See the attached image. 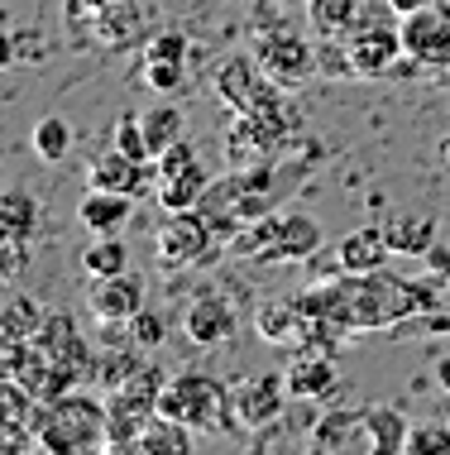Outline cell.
I'll use <instances>...</instances> for the list:
<instances>
[{
	"mask_svg": "<svg viewBox=\"0 0 450 455\" xmlns=\"http://www.w3.org/2000/svg\"><path fill=\"white\" fill-rule=\"evenodd\" d=\"M302 140H307V120H302V110L293 106L288 87L269 82V87L254 96V106H245V110H235V116H230L225 158H230V168L273 164L278 154L297 149Z\"/></svg>",
	"mask_w": 450,
	"mask_h": 455,
	"instance_id": "6da1fadb",
	"label": "cell"
},
{
	"mask_svg": "<svg viewBox=\"0 0 450 455\" xmlns=\"http://www.w3.org/2000/svg\"><path fill=\"white\" fill-rule=\"evenodd\" d=\"M436 292L417 278H398L379 268V274H340L331 283V307L336 322L345 331H374V326H393L412 312H427Z\"/></svg>",
	"mask_w": 450,
	"mask_h": 455,
	"instance_id": "7a4b0ae2",
	"label": "cell"
},
{
	"mask_svg": "<svg viewBox=\"0 0 450 455\" xmlns=\"http://www.w3.org/2000/svg\"><path fill=\"white\" fill-rule=\"evenodd\" d=\"M29 432L39 441V455H96L106 451V403L67 388L34 408Z\"/></svg>",
	"mask_w": 450,
	"mask_h": 455,
	"instance_id": "3957f363",
	"label": "cell"
},
{
	"mask_svg": "<svg viewBox=\"0 0 450 455\" xmlns=\"http://www.w3.org/2000/svg\"><path fill=\"white\" fill-rule=\"evenodd\" d=\"M158 412L173 417V422H187L197 436H225L240 427L235 388L216 374H201V369L168 379L163 393H158Z\"/></svg>",
	"mask_w": 450,
	"mask_h": 455,
	"instance_id": "277c9868",
	"label": "cell"
},
{
	"mask_svg": "<svg viewBox=\"0 0 450 455\" xmlns=\"http://www.w3.org/2000/svg\"><path fill=\"white\" fill-rule=\"evenodd\" d=\"M225 250L249 264H297L321 250V220L312 212H269L249 220Z\"/></svg>",
	"mask_w": 450,
	"mask_h": 455,
	"instance_id": "5b68a950",
	"label": "cell"
},
{
	"mask_svg": "<svg viewBox=\"0 0 450 455\" xmlns=\"http://www.w3.org/2000/svg\"><path fill=\"white\" fill-rule=\"evenodd\" d=\"M407 58L403 48V20H379L374 10H364V20L345 34V63L355 77H388Z\"/></svg>",
	"mask_w": 450,
	"mask_h": 455,
	"instance_id": "8992f818",
	"label": "cell"
},
{
	"mask_svg": "<svg viewBox=\"0 0 450 455\" xmlns=\"http://www.w3.org/2000/svg\"><path fill=\"white\" fill-rule=\"evenodd\" d=\"M216 244H221V235L211 230V220H206L197 206H192V212H168V220L154 235V259H158V268L178 274V268L201 264Z\"/></svg>",
	"mask_w": 450,
	"mask_h": 455,
	"instance_id": "52a82bcc",
	"label": "cell"
},
{
	"mask_svg": "<svg viewBox=\"0 0 450 455\" xmlns=\"http://www.w3.org/2000/svg\"><path fill=\"white\" fill-rule=\"evenodd\" d=\"M254 58H259V68L269 72V77L278 82V87H297V82H307L312 72H316V48L307 34H297V29H264L259 39H254L249 48Z\"/></svg>",
	"mask_w": 450,
	"mask_h": 455,
	"instance_id": "ba28073f",
	"label": "cell"
},
{
	"mask_svg": "<svg viewBox=\"0 0 450 455\" xmlns=\"http://www.w3.org/2000/svg\"><path fill=\"white\" fill-rule=\"evenodd\" d=\"M178 326L197 350H221L235 340L240 322H235V307H230L221 292H192V298H182V307H178Z\"/></svg>",
	"mask_w": 450,
	"mask_h": 455,
	"instance_id": "9c48e42d",
	"label": "cell"
},
{
	"mask_svg": "<svg viewBox=\"0 0 450 455\" xmlns=\"http://www.w3.org/2000/svg\"><path fill=\"white\" fill-rule=\"evenodd\" d=\"M288 398H293V388H288V374H249L235 384V408H240V427H249V432H269L273 422H283V408Z\"/></svg>",
	"mask_w": 450,
	"mask_h": 455,
	"instance_id": "30bf717a",
	"label": "cell"
},
{
	"mask_svg": "<svg viewBox=\"0 0 450 455\" xmlns=\"http://www.w3.org/2000/svg\"><path fill=\"white\" fill-rule=\"evenodd\" d=\"M87 188L125 192V196H135V202H144V196L158 192V168L144 164V158L120 154L115 144H111V149H101V154L87 164Z\"/></svg>",
	"mask_w": 450,
	"mask_h": 455,
	"instance_id": "8fae6325",
	"label": "cell"
},
{
	"mask_svg": "<svg viewBox=\"0 0 450 455\" xmlns=\"http://www.w3.org/2000/svg\"><path fill=\"white\" fill-rule=\"evenodd\" d=\"M403 48H407V63L450 68V5L436 0L417 15H403Z\"/></svg>",
	"mask_w": 450,
	"mask_h": 455,
	"instance_id": "7c38bea8",
	"label": "cell"
},
{
	"mask_svg": "<svg viewBox=\"0 0 450 455\" xmlns=\"http://www.w3.org/2000/svg\"><path fill=\"white\" fill-rule=\"evenodd\" d=\"M87 34H96V48H139L154 39V15L144 0H115L87 20Z\"/></svg>",
	"mask_w": 450,
	"mask_h": 455,
	"instance_id": "4fadbf2b",
	"label": "cell"
},
{
	"mask_svg": "<svg viewBox=\"0 0 450 455\" xmlns=\"http://www.w3.org/2000/svg\"><path fill=\"white\" fill-rule=\"evenodd\" d=\"M144 298H149V292H144V278H135V274L91 278V288H87L91 316H96V322H106V326H130L144 307H149Z\"/></svg>",
	"mask_w": 450,
	"mask_h": 455,
	"instance_id": "5bb4252c",
	"label": "cell"
},
{
	"mask_svg": "<svg viewBox=\"0 0 450 455\" xmlns=\"http://www.w3.org/2000/svg\"><path fill=\"white\" fill-rule=\"evenodd\" d=\"M154 417H158L154 398L130 393V388H111V403H106V451H135Z\"/></svg>",
	"mask_w": 450,
	"mask_h": 455,
	"instance_id": "9a60e30c",
	"label": "cell"
},
{
	"mask_svg": "<svg viewBox=\"0 0 450 455\" xmlns=\"http://www.w3.org/2000/svg\"><path fill=\"white\" fill-rule=\"evenodd\" d=\"M283 374H288V388H293L297 403H326V398H336V388H340V364L331 360V350H321V346H307Z\"/></svg>",
	"mask_w": 450,
	"mask_h": 455,
	"instance_id": "2e32d148",
	"label": "cell"
},
{
	"mask_svg": "<svg viewBox=\"0 0 450 455\" xmlns=\"http://www.w3.org/2000/svg\"><path fill=\"white\" fill-rule=\"evenodd\" d=\"M269 72L259 68V58L254 53H230L221 68H216V96H221V106L235 116V110H245V106H254V96H259L264 87H269Z\"/></svg>",
	"mask_w": 450,
	"mask_h": 455,
	"instance_id": "e0dca14e",
	"label": "cell"
},
{
	"mask_svg": "<svg viewBox=\"0 0 450 455\" xmlns=\"http://www.w3.org/2000/svg\"><path fill=\"white\" fill-rule=\"evenodd\" d=\"M312 451H321V455H336V451H369L374 455V446H369V422H364V408H355V412H321L312 422Z\"/></svg>",
	"mask_w": 450,
	"mask_h": 455,
	"instance_id": "ac0fdd59",
	"label": "cell"
},
{
	"mask_svg": "<svg viewBox=\"0 0 450 455\" xmlns=\"http://www.w3.org/2000/svg\"><path fill=\"white\" fill-rule=\"evenodd\" d=\"M135 216V196L125 192H106V188H87V196L77 202V220L87 235H120Z\"/></svg>",
	"mask_w": 450,
	"mask_h": 455,
	"instance_id": "d6986e66",
	"label": "cell"
},
{
	"mask_svg": "<svg viewBox=\"0 0 450 455\" xmlns=\"http://www.w3.org/2000/svg\"><path fill=\"white\" fill-rule=\"evenodd\" d=\"M336 259H340V274H379V268L393 259V244H388L383 226H359L350 230L345 240L336 244Z\"/></svg>",
	"mask_w": 450,
	"mask_h": 455,
	"instance_id": "ffe728a7",
	"label": "cell"
},
{
	"mask_svg": "<svg viewBox=\"0 0 450 455\" xmlns=\"http://www.w3.org/2000/svg\"><path fill=\"white\" fill-rule=\"evenodd\" d=\"M211 173H206L201 164H187V168H178V173H163L158 178V206L163 212H192V206H201V196L206 188H211Z\"/></svg>",
	"mask_w": 450,
	"mask_h": 455,
	"instance_id": "44dd1931",
	"label": "cell"
},
{
	"mask_svg": "<svg viewBox=\"0 0 450 455\" xmlns=\"http://www.w3.org/2000/svg\"><path fill=\"white\" fill-rule=\"evenodd\" d=\"M254 331L264 336V346H293L302 336V312H297V298H273L254 312Z\"/></svg>",
	"mask_w": 450,
	"mask_h": 455,
	"instance_id": "7402d4cb",
	"label": "cell"
},
{
	"mask_svg": "<svg viewBox=\"0 0 450 455\" xmlns=\"http://www.w3.org/2000/svg\"><path fill=\"white\" fill-rule=\"evenodd\" d=\"M388 244H393V254H403V259H417V254H427L436 244V220L431 216H383L379 220Z\"/></svg>",
	"mask_w": 450,
	"mask_h": 455,
	"instance_id": "603a6c76",
	"label": "cell"
},
{
	"mask_svg": "<svg viewBox=\"0 0 450 455\" xmlns=\"http://www.w3.org/2000/svg\"><path fill=\"white\" fill-rule=\"evenodd\" d=\"M39 220H43L39 196H29L24 188H10L0 196V240H34Z\"/></svg>",
	"mask_w": 450,
	"mask_h": 455,
	"instance_id": "cb8c5ba5",
	"label": "cell"
},
{
	"mask_svg": "<svg viewBox=\"0 0 450 455\" xmlns=\"http://www.w3.org/2000/svg\"><path fill=\"white\" fill-rule=\"evenodd\" d=\"M364 422H369V446H374V455H398V451H407L412 427H407V417L398 412V408H388V403H369V408H364Z\"/></svg>",
	"mask_w": 450,
	"mask_h": 455,
	"instance_id": "d4e9b609",
	"label": "cell"
},
{
	"mask_svg": "<svg viewBox=\"0 0 450 455\" xmlns=\"http://www.w3.org/2000/svg\"><path fill=\"white\" fill-rule=\"evenodd\" d=\"M48 307L39 298H24V292H15V298L5 302V312H0V346H20V340H29L34 331L43 326Z\"/></svg>",
	"mask_w": 450,
	"mask_h": 455,
	"instance_id": "484cf974",
	"label": "cell"
},
{
	"mask_svg": "<svg viewBox=\"0 0 450 455\" xmlns=\"http://www.w3.org/2000/svg\"><path fill=\"white\" fill-rule=\"evenodd\" d=\"M192 441H197V432H192L187 422H173V417L158 412L154 422L144 427L135 455H182V451H192Z\"/></svg>",
	"mask_w": 450,
	"mask_h": 455,
	"instance_id": "4316f807",
	"label": "cell"
},
{
	"mask_svg": "<svg viewBox=\"0 0 450 455\" xmlns=\"http://www.w3.org/2000/svg\"><path fill=\"white\" fill-rule=\"evenodd\" d=\"M82 274L87 278H115L130 274V250L120 235H91V244L82 250Z\"/></svg>",
	"mask_w": 450,
	"mask_h": 455,
	"instance_id": "83f0119b",
	"label": "cell"
},
{
	"mask_svg": "<svg viewBox=\"0 0 450 455\" xmlns=\"http://www.w3.org/2000/svg\"><path fill=\"white\" fill-rule=\"evenodd\" d=\"M29 144H34V154H39L43 164H63V158L72 154V125L63 116H43L39 125L29 130Z\"/></svg>",
	"mask_w": 450,
	"mask_h": 455,
	"instance_id": "f1b7e54d",
	"label": "cell"
},
{
	"mask_svg": "<svg viewBox=\"0 0 450 455\" xmlns=\"http://www.w3.org/2000/svg\"><path fill=\"white\" fill-rule=\"evenodd\" d=\"M144 134H149V149L154 158L168 149V144H178L182 134H187V120H182V110L178 106H154V110H144Z\"/></svg>",
	"mask_w": 450,
	"mask_h": 455,
	"instance_id": "f546056e",
	"label": "cell"
},
{
	"mask_svg": "<svg viewBox=\"0 0 450 455\" xmlns=\"http://www.w3.org/2000/svg\"><path fill=\"white\" fill-rule=\"evenodd\" d=\"M139 82L158 96H178L187 87V63H168V58H144L139 63Z\"/></svg>",
	"mask_w": 450,
	"mask_h": 455,
	"instance_id": "4dcf8cb0",
	"label": "cell"
},
{
	"mask_svg": "<svg viewBox=\"0 0 450 455\" xmlns=\"http://www.w3.org/2000/svg\"><path fill=\"white\" fill-rule=\"evenodd\" d=\"M111 144H115L120 154H130V158H144V164H154L149 134H144V120H139V116H120V125L111 130Z\"/></svg>",
	"mask_w": 450,
	"mask_h": 455,
	"instance_id": "1f68e13d",
	"label": "cell"
},
{
	"mask_svg": "<svg viewBox=\"0 0 450 455\" xmlns=\"http://www.w3.org/2000/svg\"><path fill=\"white\" fill-rule=\"evenodd\" d=\"M144 58H168V63H192V39L182 29H154L144 44Z\"/></svg>",
	"mask_w": 450,
	"mask_h": 455,
	"instance_id": "d6a6232c",
	"label": "cell"
},
{
	"mask_svg": "<svg viewBox=\"0 0 450 455\" xmlns=\"http://www.w3.org/2000/svg\"><path fill=\"white\" fill-rule=\"evenodd\" d=\"M125 331H130V340H135V346L149 355V350L163 346V336H168V316H163V312H154V307H144V312H139Z\"/></svg>",
	"mask_w": 450,
	"mask_h": 455,
	"instance_id": "836d02e7",
	"label": "cell"
},
{
	"mask_svg": "<svg viewBox=\"0 0 450 455\" xmlns=\"http://www.w3.org/2000/svg\"><path fill=\"white\" fill-rule=\"evenodd\" d=\"M412 455H450V422H431V427H412L407 436Z\"/></svg>",
	"mask_w": 450,
	"mask_h": 455,
	"instance_id": "e575fe53",
	"label": "cell"
},
{
	"mask_svg": "<svg viewBox=\"0 0 450 455\" xmlns=\"http://www.w3.org/2000/svg\"><path fill=\"white\" fill-rule=\"evenodd\" d=\"M106 5H115V0H67V29H72V44H91L87 39V20L96 15V10H106Z\"/></svg>",
	"mask_w": 450,
	"mask_h": 455,
	"instance_id": "d590c367",
	"label": "cell"
},
{
	"mask_svg": "<svg viewBox=\"0 0 450 455\" xmlns=\"http://www.w3.org/2000/svg\"><path fill=\"white\" fill-rule=\"evenodd\" d=\"M187 164H197V144H192L187 134H182L178 144H168V149H163V154L154 158L158 178H163V173H178V168H187Z\"/></svg>",
	"mask_w": 450,
	"mask_h": 455,
	"instance_id": "8d00e7d4",
	"label": "cell"
},
{
	"mask_svg": "<svg viewBox=\"0 0 450 455\" xmlns=\"http://www.w3.org/2000/svg\"><path fill=\"white\" fill-rule=\"evenodd\" d=\"M24 259H29V240H5L0 244V274H5V283H15L24 274Z\"/></svg>",
	"mask_w": 450,
	"mask_h": 455,
	"instance_id": "74e56055",
	"label": "cell"
},
{
	"mask_svg": "<svg viewBox=\"0 0 450 455\" xmlns=\"http://www.w3.org/2000/svg\"><path fill=\"white\" fill-rule=\"evenodd\" d=\"M383 5L393 10L398 20H403V15H417V10H427V5H436V0H383Z\"/></svg>",
	"mask_w": 450,
	"mask_h": 455,
	"instance_id": "f35d334b",
	"label": "cell"
},
{
	"mask_svg": "<svg viewBox=\"0 0 450 455\" xmlns=\"http://www.w3.org/2000/svg\"><path fill=\"white\" fill-rule=\"evenodd\" d=\"M431 374H436V384H441V388L450 393V350H446V355H441V360H436V364H431Z\"/></svg>",
	"mask_w": 450,
	"mask_h": 455,
	"instance_id": "ab89813d",
	"label": "cell"
},
{
	"mask_svg": "<svg viewBox=\"0 0 450 455\" xmlns=\"http://www.w3.org/2000/svg\"><path fill=\"white\" fill-rule=\"evenodd\" d=\"M441 158H446V164H450V134H446V140H441Z\"/></svg>",
	"mask_w": 450,
	"mask_h": 455,
	"instance_id": "60d3db41",
	"label": "cell"
},
{
	"mask_svg": "<svg viewBox=\"0 0 450 455\" xmlns=\"http://www.w3.org/2000/svg\"><path fill=\"white\" fill-rule=\"evenodd\" d=\"M441 5H450V0H441Z\"/></svg>",
	"mask_w": 450,
	"mask_h": 455,
	"instance_id": "b9f144b4",
	"label": "cell"
}]
</instances>
